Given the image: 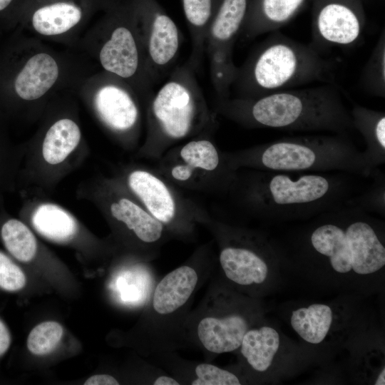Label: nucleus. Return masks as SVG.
<instances>
[{
  "label": "nucleus",
  "instance_id": "nucleus-1",
  "mask_svg": "<svg viewBox=\"0 0 385 385\" xmlns=\"http://www.w3.org/2000/svg\"><path fill=\"white\" fill-rule=\"evenodd\" d=\"M217 111L245 126L334 134L354 129L350 111L331 83L252 98L218 100Z\"/></svg>",
  "mask_w": 385,
  "mask_h": 385
},
{
  "label": "nucleus",
  "instance_id": "nucleus-2",
  "mask_svg": "<svg viewBox=\"0 0 385 385\" xmlns=\"http://www.w3.org/2000/svg\"><path fill=\"white\" fill-rule=\"evenodd\" d=\"M25 143L21 176L28 193L48 196L90 153L75 91L64 92L47 106Z\"/></svg>",
  "mask_w": 385,
  "mask_h": 385
},
{
  "label": "nucleus",
  "instance_id": "nucleus-3",
  "mask_svg": "<svg viewBox=\"0 0 385 385\" xmlns=\"http://www.w3.org/2000/svg\"><path fill=\"white\" fill-rule=\"evenodd\" d=\"M100 11L101 15L92 20L76 49L100 70L125 81L147 104L155 83L147 68L132 0H105Z\"/></svg>",
  "mask_w": 385,
  "mask_h": 385
},
{
  "label": "nucleus",
  "instance_id": "nucleus-4",
  "mask_svg": "<svg viewBox=\"0 0 385 385\" xmlns=\"http://www.w3.org/2000/svg\"><path fill=\"white\" fill-rule=\"evenodd\" d=\"M332 64L311 44L272 31L238 67L236 98H252L314 82H330Z\"/></svg>",
  "mask_w": 385,
  "mask_h": 385
},
{
  "label": "nucleus",
  "instance_id": "nucleus-5",
  "mask_svg": "<svg viewBox=\"0 0 385 385\" xmlns=\"http://www.w3.org/2000/svg\"><path fill=\"white\" fill-rule=\"evenodd\" d=\"M326 215L308 235V255L339 274L368 275L384 267V237L371 217L354 209Z\"/></svg>",
  "mask_w": 385,
  "mask_h": 385
},
{
  "label": "nucleus",
  "instance_id": "nucleus-6",
  "mask_svg": "<svg viewBox=\"0 0 385 385\" xmlns=\"http://www.w3.org/2000/svg\"><path fill=\"white\" fill-rule=\"evenodd\" d=\"M233 170L248 166L274 172H371L363 152L341 134L284 138L227 158Z\"/></svg>",
  "mask_w": 385,
  "mask_h": 385
},
{
  "label": "nucleus",
  "instance_id": "nucleus-7",
  "mask_svg": "<svg viewBox=\"0 0 385 385\" xmlns=\"http://www.w3.org/2000/svg\"><path fill=\"white\" fill-rule=\"evenodd\" d=\"M256 302L215 277L200 304L183 323L180 346L189 344L206 355L238 350L246 332L258 320Z\"/></svg>",
  "mask_w": 385,
  "mask_h": 385
},
{
  "label": "nucleus",
  "instance_id": "nucleus-8",
  "mask_svg": "<svg viewBox=\"0 0 385 385\" xmlns=\"http://www.w3.org/2000/svg\"><path fill=\"white\" fill-rule=\"evenodd\" d=\"M195 71L187 61L153 93L146 104L148 133L142 149L180 140L209 123L210 113Z\"/></svg>",
  "mask_w": 385,
  "mask_h": 385
},
{
  "label": "nucleus",
  "instance_id": "nucleus-9",
  "mask_svg": "<svg viewBox=\"0 0 385 385\" xmlns=\"http://www.w3.org/2000/svg\"><path fill=\"white\" fill-rule=\"evenodd\" d=\"M343 188L342 182L330 175L267 171L251 182L245 199L264 215L293 217L328 211L342 196Z\"/></svg>",
  "mask_w": 385,
  "mask_h": 385
},
{
  "label": "nucleus",
  "instance_id": "nucleus-10",
  "mask_svg": "<svg viewBox=\"0 0 385 385\" xmlns=\"http://www.w3.org/2000/svg\"><path fill=\"white\" fill-rule=\"evenodd\" d=\"M209 270L207 264L193 259L168 272L156 284L146 309L151 352L168 353L180 346L190 303Z\"/></svg>",
  "mask_w": 385,
  "mask_h": 385
},
{
  "label": "nucleus",
  "instance_id": "nucleus-11",
  "mask_svg": "<svg viewBox=\"0 0 385 385\" xmlns=\"http://www.w3.org/2000/svg\"><path fill=\"white\" fill-rule=\"evenodd\" d=\"M76 197L93 204L122 240L138 251H153L166 227L151 215L116 177L94 176L77 186Z\"/></svg>",
  "mask_w": 385,
  "mask_h": 385
},
{
  "label": "nucleus",
  "instance_id": "nucleus-12",
  "mask_svg": "<svg viewBox=\"0 0 385 385\" xmlns=\"http://www.w3.org/2000/svg\"><path fill=\"white\" fill-rule=\"evenodd\" d=\"M76 95L108 136L126 149L136 145L142 102L128 83L99 69L82 82Z\"/></svg>",
  "mask_w": 385,
  "mask_h": 385
},
{
  "label": "nucleus",
  "instance_id": "nucleus-13",
  "mask_svg": "<svg viewBox=\"0 0 385 385\" xmlns=\"http://www.w3.org/2000/svg\"><path fill=\"white\" fill-rule=\"evenodd\" d=\"M105 0H26L19 26L48 43L76 48Z\"/></svg>",
  "mask_w": 385,
  "mask_h": 385
},
{
  "label": "nucleus",
  "instance_id": "nucleus-14",
  "mask_svg": "<svg viewBox=\"0 0 385 385\" xmlns=\"http://www.w3.org/2000/svg\"><path fill=\"white\" fill-rule=\"evenodd\" d=\"M222 279L232 288L250 294L267 280L273 257L265 241L250 232L219 225L214 228Z\"/></svg>",
  "mask_w": 385,
  "mask_h": 385
},
{
  "label": "nucleus",
  "instance_id": "nucleus-15",
  "mask_svg": "<svg viewBox=\"0 0 385 385\" xmlns=\"http://www.w3.org/2000/svg\"><path fill=\"white\" fill-rule=\"evenodd\" d=\"M251 0H220L209 28L205 46L212 86L218 100L230 98L238 67L232 54Z\"/></svg>",
  "mask_w": 385,
  "mask_h": 385
},
{
  "label": "nucleus",
  "instance_id": "nucleus-16",
  "mask_svg": "<svg viewBox=\"0 0 385 385\" xmlns=\"http://www.w3.org/2000/svg\"><path fill=\"white\" fill-rule=\"evenodd\" d=\"M149 75L155 84L168 73L182 44L181 33L156 0H132Z\"/></svg>",
  "mask_w": 385,
  "mask_h": 385
},
{
  "label": "nucleus",
  "instance_id": "nucleus-17",
  "mask_svg": "<svg viewBox=\"0 0 385 385\" xmlns=\"http://www.w3.org/2000/svg\"><path fill=\"white\" fill-rule=\"evenodd\" d=\"M311 45L319 52L349 46L361 37L366 14L361 0H311Z\"/></svg>",
  "mask_w": 385,
  "mask_h": 385
},
{
  "label": "nucleus",
  "instance_id": "nucleus-18",
  "mask_svg": "<svg viewBox=\"0 0 385 385\" xmlns=\"http://www.w3.org/2000/svg\"><path fill=\"white\" fill-rule=\"evenodd\" d=\"M26 195L21 217L24 222L45 239L58 244L78 242L84 237V228L77 217L67 208L35 193Z\"/></svg>",
  "mask_w": 385,
  "mask_h": 385
},
{
  "label": "nucleus",
  "instance_id": "nucleus-19",
  "mask_svg": "<svg viewBox=\"0 0 385 385\" xmlns=\"http://www.w3.org/2000/svg\"><path fill=\"white\" fill-rule=\"evenodd\" d=\"M116 176L143 207L165 227L175 226L179 204L167 184L150 171L135 166L122 169Z\"/></svg>",
  "mask_w": 385,
  "mask_h": 385
},
{
  "label": "nucleus",
  "instance_id": "nucleus-20",
  "mask_svg": "<svg viewBox=\"0 0 385 385\" xmlns=\"http://www.w3.org/2000/svg\"><path fill=\"white\" fill-rule=\"evenodd\" d=\"M311 0H251L239 36L252 40L279 30L292 20Z\"/></svg>",
  "mask_w": 385,
  "mask_h": 385
},
{
  "label": "nucleus",
  "instance_id": "nucleus-21",
  "mask_svg": "<svg viewBox=\"0 0 385 385\" xmlns=\"http://www.w3.org/2000/svg\"><path fill=\"white\" fill-rule=\"evenodd\" d=\"M221 158L215 144L201 138L184 144L175 161L170 164L169 177L179 183L194 180L200 175L213 173L220 166Z\"/></svg>",
  "mask_w": 385,
  "mask_h": 385
},
{
  "label": "nucleus",
  "instance_id": "nucleus-22",
  "mask_svg": "<svg viewBox=\"0 0 385 385\" xmlns=\"http://www.w3.org/2000/svg\"><path fill=\"white\" fill-rule=\"evenodd\" d=\"M279 345L280 337L275 329L255 325L245 334L238 350L248 368L262 373L272 366Z\"/></svg>",
  "mask_w": 385,
  "mask_h": 385
},
{
  "label": "nucleus",
  "instance_id": "nucleus-23",
  "mask_svg": "<svg viewBox=\"0 0 385 385\" xmlns=\"http://www.w3.org/2000/svg\"><path fill=\"white\" fill-rule=\"evenodd\" d=\"M350 113L354 128L366 143L363 154L371 170L385 160V114L359 105L354 106Z\"/></svg>",
  "mask_w": 385,
  "mask_h": 385
},
{
  "label": "nucleus",
  "instance_id": "nucleus-24",
  "mask_svg": "<svg viewBox=\"0 0 385 385\" xmlns=\"http://www.w3.org/2000/svg\"><path fill=\"white\" fill-rule=\"evenodd\" d=\"M180 2L192 42L188 62L197 71L205 53L209 28L220 0H180Z\"/></svg>",
  "mask_w": 385,
  "mask_h": 385
},
{
  "label": "nucleus",
  "instance_id": "nucleus-25",
  "mask_svg": "<svg viewBox=\"0 0 385 385\" xmlns=\"http://www.w3.org/2000/svg\"><path fill=\"white\" fill-rule=\"evenodd\" d=\"M334 312L326 304L314 303L292 312L290 324L306 342L319 344L324 341L334 323Z\"/></svg>",
  "mask_w": 385,
  "mask_h": 385
},
{
  "label": "nucleus",
  "instance_id": "nucleus-26",
  "mask_svg": "<svg viewBox=\"0 0 385 385\" xmlns=\"http://www.w3.org/2000/svg\"><path fill=\"white\" fill-rule=\"evenodd\" d=\"M0 234L6 249L18 261L28 263L37 257L40 245L32 230L24 221L7 219L1 227Z\"/></svg>",
  "mask_w": 385,
  "mask_h": 385
},
{
  "label": "nucleus",
  "instance_id": "nucleus-27",
  "mask_svg": "<svg viewBox=\"0 0 385 385\" xmlns=\"http://www.w3.org/2000/svg\"><path fill=\"white\" fill-rule=\"evenodd\" d=\"M361 86L370 95L385 96V31L379 38L360 75Z\"/></svg>",
  "mask_w": 385,
  "mask_h": 385
},
{
  "label": "nucleus",
  "instance_id": "nucleus-28",
  "mask_svg": "<svg viewBox=\"0 0 385 385\" xmlns=\"http://www.w3.org/2000/svg\"><path fill=\"white\" fill-rule=\"evenodd\" d=\"M63 333V327L59 323L53 321L43 322L30 332L27 347L35 355L49 354L60 342Z\"/></svg>",
  "mask_w": 385,
  "mask_h": 385
},
{
  "label": "nucleus",
  "instance_id": "nucleus-29",
  "mask_svg": "<svg viewBox=\"0 0 385 385\" xmlns=\"http://www.w3.org/2000/svg\"><path fill=\"white\" fill-rule=\"evenodd\" d=\"M189 380L192 385H240L241 381L234 373L210 363H198Z\"/></svg>",
  "mask_w": 385,
  "mask_h": 385
},
{
  "label": "nucleus",
  "instance_id": "nucleus-30",
  "mask_svg": "<svg viewBox=\"0 0 385 385\" xmlns=\"http://www.w3.org/2000/svg\"><path fill=\"white\" fill-rule=\"evenodd\" d=\"M26 282L21 269L0 252V287L9 292L18 291L25 286Z\"/></svg>",
  "mask_w": 385,
  "mask_h": 385
},
{
  "label": "nucleus",
  "instance_id": "nucleus-31",
  "mask_svg": "<svg viewBox=\"0 0 385 385\" xmlns=\"http://www.w3.org/2000/svg\"><path fill=\"white\" fill-rule=\"evenodd\" d=\"M26 0H0V23L19 25Z\"/></svg>",
  "mask_w": 385,
  "mask_h": 385
},
{
  "label": "nucleus",
  "instance_id": "nucleus-32",
  "mask_svg": "<svg viewBox=\"0 0 385 385\" xmlns=\"http://www.w3.org/2000/svg\"><path fill=\"white\" fill-rule=\"evenodd\" d=\"M118 381L108 374H96L89 377L84 385H118Z\"/></svg>",
  "mask_w": 385,
  "mask_h": 385
},
{
  "label": "nucleus",
  "instance_id": "nucleus-33",
  "mask_svg": "<svg viewBox=\"0 0 385 385\" xmlns=\"http://www.w3.org/2000/svg\"><path fill=\"white\" fill-rule=\"evenodd\" d=\"M11 342L9 332L6 325L0 320V356L8 350Z\"/></svg>",
  "mask_w": 385,
  "mask_h": 385
},
{
  "label": "nucleus",
  "instance_id": "nucleus-34",
  "mask_svg": "<svg viewBox=\"0 0 385 385\" xmlns=\"http://www.w3.org/2000/svg\"><path fill=\"white\" fill-rule=\"evenodd\" d=\"M153 385H180V382L172 376L168 375H160L152 381Z\"/></svg>",
  "mask_w": 385,
  "mask_h": 385
},
{
  "label": "nucleus",
  "instance_id": "nucleus-35",
  "mask_svg": "<svg viewBox=\"0 0 385 385\" xmlns=\"http://www.w3.org/2000/svg\"><path fill=\"white\" fill-rule=\"evenodd\" d=\"M375 385H384L385 384V369L384 366L381 369L378 374L376 380L374 381Z\"/></svg>",
  "mask_w": 385,
  "mask_h": 385
}]
</instances>
